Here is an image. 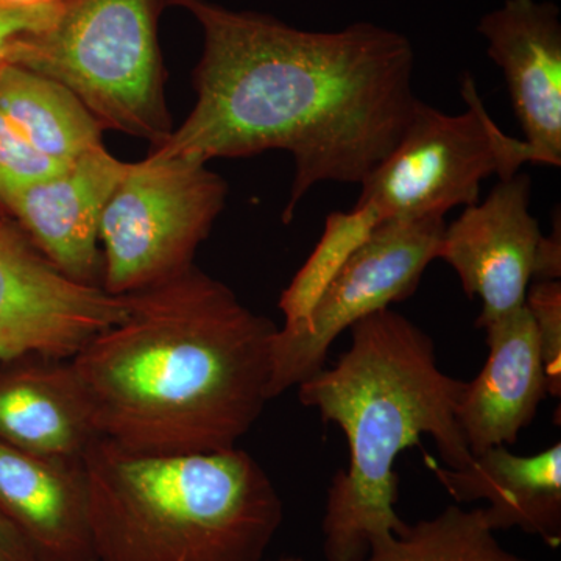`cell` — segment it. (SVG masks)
Listing matches in <instances>:
<instances>
[{"instance_id":"1","label":"cell","mask_w":561,"mask_h":561,"mask_svg":"<svg viewBox=\"0 0 561 561\" xmlns=\"http://www.w3.org/2000/svg\"><path fill=\"white\" fill-rule=\"evenodd\" d=\"M168 2L203 31L198 101L151 153L208 162L289 151V224L316 184H362L400 142L419 102L408 36L373 22L308 32L208 0Z\"/></svg>"},{"instance_id":"2","label":"cell","mask_w":561,"mask_h":561,"mask_svg":"<svg viewBox=\"0 0 561 561\" xmlns=\"http://www.w3.org/2000/svg\"><path fill=\"white\" fill-rule=\"evenodd\" d=\"M130 298L70 359L101 437L160 456L238 448L271 401L278 327L194 265Z\"/></svg>"},{"instance_id":"3","label":"cell","mask_w":561,"mask_h":561,"mask_svg":"<svg viewBox=\"0 0 561 561\" xmlns=\"http://www.w3.org/2000/svg\"><path fill=\"white\" fill-rule=\"evenodd\" d=\"M350 348L298 386V398L348 442V467L332 478L324 505L327 561H364L373 542L401 535L398 456L434 438L445 467L472 459L461 434L465 382L440 370L434 341L408 317L382 309L351 327Z\"/></svg>"},{"instance_id":"4","label":"cell","mask_w":561,"mask_h":561,"mask_svg":"<svg viewBox=\"0 0 561 561\" xmlns=\"http://www.w3.org/2000/svg\"><path fill=\"white\" fill-rule=\"evenodd\" d=\"M99 561H261L284 505L242 449L140 454L98 438L83 454Z\"/></svg>"},{"instance_id":"5","label":"cell","mask_w":561,"mask_h":561,"mask_svg":"<svg viewBox=\"0 0 561 561\" xmlns=\"http://www.w3.org/2000/svg\"><path fill=\"white\" fill-rule=\"evenodd\" d=\"M162 0H66L57 21L14 43L7 62L58 81L102 128L149 139L172 135L157 22Z\"/></svg>"},{"instance_id":"6","label":"cell","mask_w":561,"mask_h":561,"mask_svg":"<svg viewBox=\"0 0 561 561\" xmlns=\"http://www.w3.org/2000/svg\"><path fill=\"white\" fill-rule=\"evenodd\" d=\"M227 192L197 158L151 153L131 162L102 214V289L125 297L192 267Z\"/></svg>"},{"instance_id":"7","label":"cell","mask_w":561,"mask_h":561,"mask_svg":"<svg viewBox=\"0 0 561 561\" xmlns=\"http://www.w3.org/2000/svg\"><path fill=\"white\" fill-rule=\"evenodd\" d=\"M461 94L468 108L456 116L419 99L400 142L362 181L356 205L370 203L382 220L445 217L456 206L476 205L482 181L512 179L535 162L523 139L491 119L471 76H465Z\"/></svg>"},{"instance_id":"8","label":"cell","mask_w":561,"mask_h":561,"mask_svg":"<svg viewBox=\"0 0 561 561\" xmlns=\"http://www.w3.org/2000/svg\"><path fill=\"white\" fill-rule=\"evenodd\" d=\"M445 227V217L383 220L324 287L311 311L276 330L268 398L275 400L323 370L343 331L412 297L427 265L437 260Z\"/></svg>"},{"instance_id":"9","label":"cell","mask_w":561,"mask_h":561,"mask_svg":"<svg viewBox=\"0 0 561 561\" xmlns=\"http://www.w3.org/2000/svg\"><path fill=\"white\" fill-rule=\"evenodd\" d=\"M130 309V295L68 278L25 236L0 225V365L33 356L72 359Z\"/></svg>"},{"instance_id":"10","label":"cell","mask_w":561,"mask_h":561,"mask_svg":"<svg viewBox=\"0 0 561 561\" xmlns=\"http://www.w3.org/2000/svg\"><path fill=\"white\" fill-rule=\"evenodd\" d=\"M530 192L524 173L501 180L485 201L467 206L443 230L437 260L451 265L468 297L481 300V330L526 302L542 238Z\"/></svg>"},{"instance_id":"11","label":"cell","mask_w":561,"mask_h":561,"mask_svg":"<svg viewBox=\"0 0 561 561\" xmlns=\"http://www.w3.org/2000/svg\"><path fill=\"white\" fill-rule=\"evenodd\" d=\"M534 164H561V22L552 2L505 0L479 22Z\"/></svg>"},{"instance_id":"12","label":"cell","mask_w":561,"mask_h":561,"mask_svg":"<svg viewBox=\"0 0 561 561\" xmlns=\"http://www.w3.org/2000/svg\"><path fill=\"white\" fill-rule=\"evenodd\" d=\"M105 147L83 154L60 172L33 183L3 203L21 221L31 242L62 275L99 286V232L111 194L130 171Z\"/></svg>"},{"instance_id":"13","label":"cell","mask_w":561,"mask_h":561,"mask_svg":"<svg viewBox=\"0 0 561 561\" xmlns=\"http://www.w3.org/2000/svg\"><path fill=\"white\" fill-rule=\"evenodd\" d=\"M483 330L489 357L481 373L465 382L457 412L472 456L515 445L549 394L537 331L526 302Z\"/></svg>"},{"instance_id":"14","label":"cell","mask_w":561,"mask_h":561,"mask_svg":"<svg viewBox=\"0 0 561 561\" xmlns=\"http://www.w3.org/2000/svg\"><path fill=\"white\" fill-rule=\"evenodd\" d=\"M0 511L38 561H99L83 460L18 451L0 443Z\"/></svg>"},{"instance_id":"15","label":"cell","mask_w":561,"mask_h":561,"mask_svg":"<svg viewBox=\"0 0 561 561\" xmlns=\"http://www.w3.org/2000/svg\"><path fill=\"white\" fill-rule=\"evenodd\" d=\"M98 438L70 359L33 356L0 365V443L33 456L83 459Z\"/></svg>"},{"instance_id":"16","label":"cell","mask_w":561,"mask_h":561,"mask_svg":"<svg viewBox=\"0 0 561 561\" xmlns=\"http://www.w3.org/2000/svg\"><path fill=\"white\" fill-rule=\"evenodd\" d=\"M434 472L457 502L485 501L483 513L494 531L518 529L549 548L561 545L560 443L534 456L496 446L459 470L434 467Z\"/></svg>"},{"instance_id":"17","label":"cell","mask_w":561,"mask_h":561,"mask_svg":"<svg viewBox=\"0 0 561 561\" xmlns=\"http://www.w3.org/2000/svg\"><path fill=\"white\" fill-rule=\"evenodd\" d=\"M0 110L39 153L61 165L102 147V127L58 81L14 62L0 66Z\"/></svg>"},{"instance_id":"18","label":"cell","mask_w":561,"mask_h":561,"mask_svg":"<svg viewBox=\"0 0 561 561\" xmlns=\"http://www.w3.org/2000/svg\"><path fill=\"white\" fill-rule=\"evenodd\" d=\"M364 561H531L502 548L483 508L449 505L401 535L373 542Z\"/></svg>"},{"instance_id":"19","label":"cell","mask_w":561,"mask_h":561,"mask_svg":"<svg viewBox=\"0 0 561 561\" xmlns=\"http://www.w3.org/2000/svg\"><path fill=\"white\" fill-rule=\"evenodd\" d=\"M382 221L381 214L370 203L327 217L323 236L316 250L280 295L279 309L284 321L300 320L311 311L324 287Z\"/></svg>"},{"instance_id":"20","label":"cell","mask_w":561,"mask_h":561,"mask_svg":"<svg viewBox=\"0 0 561 561\" xmlns=\"http://www.w3.org/2000/svg\"><path fill=\"white\" fill-rule=\"evenodd\" d=\"M62 168L66 165L39 153L0 110V205L18 191L49 179Z\"/></svg>"},{"instance_id":"21","label":"cell","mask_w":561,"mask_h":561,"mask_svg":"<svg viewBox=\"0 0 561 561\" xmlns=\"http://www.w3.org/2000/svg\"><path fill=\"white\" fill-rule=\"evenodd\" d=\"M526 306L534 320L549 394L561 397V283L535 280L526 295Z\"/></svg>"},{"instance_id":"22","label":"cell","mask_w":561,"mask_h":561,"mask_svg":"<svg viewBox=\"0 0 561 561\" xmlns=\"http://www.w3.org/2000/svg\"><path fill=\"white\" fill-rule=\"evenodd\" d=\"M61 7L62 2L16 5L0 0V66L9 60L16 41L47 31L57 21Z\"/></svg>"},{"instance_id":"23","label":"cell","mask_w":561,"mask_h":561,"mask_svg":"<svg viewBox=\"0 0 561 561\" xmlns=\"http://www.w3.org/2000/svg\"><path fill=\"white\" fill-rule=\"evenodd\" d=\"M561 227L560 213L553 221L552 232L542 236L535 254L534 275L537 280H560L561 276Z\"/></svg>"},{"instance_id":"24","label":"cell","mask_w":561,"mask_h":561,"mask_svg":"<svg viewBox=\"0 0 561 561\" xmlns=\"http://www.w3.org/2000/svg\"><path fill=\"white\" fill-rule=\"evenodd\" d=\"M0 561H38L16 527L0 511Z\"/></svg>"},{"instance_id":"25","label":"cell","mask_w":561,"mask_h":561,"mask_svg":"<svg viewBox=\"0 0 561 561\" xmlns=\"http://www.w3.org/2000/svg\"><path fill=\"white\" fill-rule=\"evenodd\" d=\"M276 561H302L300 557H283V559Z\"/></svg>"},{"instance_id":"26","label":"cell","mask_w":561,"mask_h":561,"mask_svg":"<svg viewBox=\"0 0 561 561\" xmlns=\"http://www.w3.org/2000/svg\"><path fill=\"white\" fill-rule=\"evenodd\" d=\"M51 2H66V0H51Z\"/></svg>"}]
</instances>
